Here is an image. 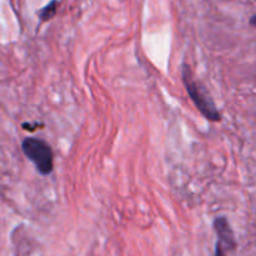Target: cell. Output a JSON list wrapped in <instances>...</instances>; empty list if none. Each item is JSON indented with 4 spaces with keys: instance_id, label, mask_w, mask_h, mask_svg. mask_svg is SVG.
<instances>
[{
    "instance_id": "obj_1",
    "label": "cell",
    "mask_w": 256,
    "mask_h": 256,
    "mask_svg": "<svg viewBox=\"0 0 256 256\" xmlns=\"http://www.w3.org/2000/svg\"><path fill=\"white\" fill-rule=\"evenodd\" d=\"M182 82L186 87L190 98L196 106V108L200 110L201 114L210 122H220L221 114L216 108L215 103L211 100L210 94L205 90V87L198 80H194L191 70L187 64L182 66Z\"/></svg>"
},
{
    "instance_id": "obj_2",
    "label": "cell",
    "mask_w": 256,
    "mask_h": 256,
    "mask_svg": "<svg viewBox=\"0 0 256 256\" xmlns=\"http://www.w3.org/2000/svg\"><path fill=\"white\" fill-rule=\"evenodd\" d=\"M22 150L29 161L36 164L39 174L46 176L53 171V151L46 141L29 137L23 141Z\"/></svg>"
},
{
    "instance_id": "obj_3",
    "label": "cell",
    "mask_w": 256,
    "mask_h": 256,
    "mask_svg": "<svg viewBox=\"0 0 256 256\" xmlns=\"http://www.w3.org/2000/svg\"><path fill=\"white\" fill-rule=\"evenodd\" d=\"M214 228H215L216 234H218V244H220L225 251L234 250L236 248L235 236H234L232 228H231L226 218H222V216L216 218L215 221H214Z\"/></svg>"
},
{
    "instance_id": "obj_4",
    "label": "cell",
    "mask_w": 256,
    "mask_h": 256,
    "mask_svg": "<svg viewBox=\"0 0 256 256\" xmlns=\"http://www.w3.org/2000/svg\"><path fill=\"white\" fill-rule=\"evenodd\" d=\"M56 8H58V2L56 0H52L48 6H44L40 12H39V18L43 22H48L56 16Z\"/></svg>"
},
{
    "instance_id": "obj_5",
    "label": "cell",
    "mask_w": 256,
    "mask_h": 256,
    "mask_svg": "<svg viewBox=\"0 0 256 256\" xmlns=\"http://www.w3.org/2000/svg\"><path fill=\"white\" fill-rule=\"evenodd\" d=\"M250 24H251V26H256V14L252 16V18L250 19Z\"/></svg>"
}]
</instances>
